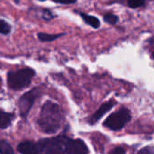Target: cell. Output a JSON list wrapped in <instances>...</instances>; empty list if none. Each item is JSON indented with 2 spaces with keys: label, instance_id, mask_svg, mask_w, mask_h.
Instances as JSON below:
<instances>
[{
  "label": "cell",
  "instance_id": "obj_1",
  "mask_svg": "<svg viewBox=\"0 0 154 154\" xmlns=\"http://www.w3.org/2000/svg\"><path fill=\"white\" fill-rule=\"evenodd\" d=\"M38 125L46 134L56 133L61 125V113L59 106L51 101L44 103L38 118Z\"/></svg>",
  "mask_w": 154,
  "mask_h": 154
},
{
  "label": "cell",
  "instance_id": "obj_2",
  "mask_svg": "<svg viewBox=\"0 0 154 154\" xmlns=\"http://www.w3.org/2000/svg\"><path fill=\"white\" fill-rule=\"evenodd\" d=\"M35 76V71L31 68H23L17 70H12L7 73V85L13 90H20L27 88L32 78Z\"/></svg>",
  "mask_w": 154,
  "mask_h": 154
},
{
  "label": "cell",
  "instance_id": "obj_3",
  "mask_svg": "<svg viewBox=\"0 0 154 154\" xmlns=\"http://www.w3.org/2000/svg\"><path fill=\"white\" fill-rule=\"evenodd\" d=\"M68 140L63 136L42 140L37 143L38 154H65Z\"/></svg>",
  "mask_w": 154,
  "mask_h": 154
},
{
  "label": "cell",
  "instance_id": "obj_4",
  "mask_svg": "<svg viewBox=\"0 0 154 154\" xmlns=\"http://www.w3.org/2000/svg\"><path fill=\"white\" fill-rule=\"evenodd\" d=\"M131 119V115L129 110L126 108H122L119 111L111 114L106 120L104 122V125L110 130L117 131L122 129Z\"/></svg>",
  "mask_w": 154,
  "mask_h": 154
},
{
  "label": "cell",
  "instance_id": "obj_5",
  "mask_svg": "<svg viewBox=\"0 0 154 154\" xmlns=\"http://www.w3.org/2000/svg\"><path fill=\"white\" fill-rule=\"evenodd\" d=\"M40 94H41V90L38 88H35L26 92L20 97L18 101V108H19V112L22 117H24V118L26 117L33 103L35 102L36 98L40 96Z\"/></svg>",
  "mask_w": 154,
  "mask_h": 154
},
{
  "label": "cell",
  "instance_id": "obj_6",
  "mask_svg": "<svg viewBox=\"0 0 154 154\" xmlns=\"http://www.w3.org/2000/svg\"><path fill=\"white\" fill-rule=\"evenodd\" d=\"M67 154H88V149L85 143L79 139L70 140L69 139L66 144Z\"/></svg>",
  "mask_w": 154,
  "mask_h": 154
},
{
  "label": "cell",
  "instance_id": "obj_7",
  "mask_svg": "<svg viewBox=\"0 0 154 154\" xmlns=\"http://www.w3.org/2000/svg\"><path fill=\"white\" fill-rule=\"evenodd\" d=\"M115 101L114 100H110L106 103H104L96 112L95 114L91 116L90 118V123L91 124H94L96 122H97L106 112H108L111 108H113V106H115Z\"/></svg>",
  "mask_w": 154,
  "mask_h": 154
},
{
  "label": "cell",
  "instance_id": "obj_8",
  "mask_svg": "<svg viewBox=\"0 0 154 154\" xmlns=\"http://www.w3.org/2000/svg\"><path fill=\"white\" fill-rule=\"evenodd\" d=\"M17 150L21 154H38L37 144L31 142L21 143L17 146Z\"/></svg>",
  "mask_w": 154,
  "mask_h": 154
},
{
  "label": "cell",
  "instance_id": "obj_9",
  "mask_svg": "<svg viewBox=\"0 0 154 154\" xmlns=\"http://www.w3.org/2000/svg\"><path fill=\"white\" fill-rule=\"evenodd\" d=\"M79 15L80 17L84 20V22L90 25L91 27H93L94 29H97L100 27L101 23H100V21L99 19H97V17L93 16V15H89V14H87L85 13H79Z\"/></svg>",
  "mask_w": 154,
  "mask_h": 154
},
{
  "label": "cell",
  "instance_id": "obj_10",
  "mask_svg": "<svg viewBox=\"0 0 154 154\" xmlns=\"http://www.w3.org/2000/svg\"><path fill=\"white\" fill-rule=\"evenodd\" d=\"M13 118H14L13 114L5 113L0 109V128L2 129L7 128L11 125Z\"/></svg>",
  "mask_w": 154,
  "mask_h": 154
},
{
  "label": "cell",
  "instance_id": "obj_11",
  "mask_svg": "<svg viewBox=\"0 0 154 154\" xmlns=\"http://www.w3.org/2000/svg\"><path fill=\"white\" fill-rule=\"evenodd\" d=\"M62 35H64V33H57V34H51V33H45V32H39L37 34L38 39L41 42H53L59 38H60Z\"/></svg>",
  "mask_w": 154,
  "mask_h": 154
},
{
  "label": "cell",
  "instance_id": "obj_12",
  "mask_svg": "<svg viewBox=\"0 0 154 154\" xmlns=\"http://www.w3.org/2000/svg\"><path fill=\"white\" fill-rule=\"evenodd\" d=\"M0 154H14L11 145L5 140L0 141Z\"/></svg>",
  "mask_w": 154,
  "mask_h": 154
},
{
  "label": "cell",
  "instance_id": "obj_13",
  "mask_svg": "<svg viewBox=\"0 0 154 154\" xmlns=\"http://www.w3.org/2000/svg\"><path fill=\"white\" fill-rule=\"evenodd\" d=\"M11 32V26L8 23H6L5 20L0 19V33L4 35L9 34Z\"/></svg>",
  "mask_w": 154,
  "mask_h": 154
},
{
  "label": "cell",
  "instance_id": "obj_14",
  "mask_svg": "<svg viewBox=\"0 0 154 154\" xmlns=\"http://www.w3.org/2000/svg\"><path fill=\"white\" fill-rule=\"evenodd\" d=\"M118 16L114 14H106L104 15V20L109 24H116L118 22Z\"/></svg>",
  "mask_w": 154,
  "mask_h": 154
},
{
  "label": "cell",
  "instance_id": "obj_15",
  "mask_svg": "<svg viewBox=\"0 0 154 154\" xmlns=\"http://www.w3.org/2000/svg\"><path fill=\"white\" fill-rule=\"evenodd\" d=\"M145 4V0H128L127 5L130 8H139L143 6Z\"/></svg>",
  "mask_w": 154,
  "mask_h": 154
},
{
  "label": "cell",
  "instance_id": "obj_16",
  "mask_svg": "<svg viewBox=\"0 0 154 154\" xmlns=\"http://www.w3.org/2000/svg\"><path fill=\"white\" fill-rule=\"evenodd\" d=\"M52 17H53V14H51V11H49V10H43L42 18H43L45 21H49V20H51Z\"/></svg>",
  "mask_w": 154,
  "mask_h": 154
},
{
  "label": "cell",
  "instance_id": "obj_17",
  "mask_svg": "<svg viewBox=\"0 0 154 154\" xmlns=\"http://www.w3.org/2000/svg\"><path fill=\"white\" fill-rule=\"evenodd\" d=\"M137 154H154L153 149L152 147H144Z\"/></svg>",
  "mask_w": 154,
  "mask_h": 154
},
{
  "label": "cell",
  "instance_id": "obj_18",
  "mask_svg": "<svg viewBox=\"0 0 154 154\" xmlns=\"http://www.w3.org/2000/svg\"><path fill=\"white\" fill-rule=\"evenodd\" d=\"M110 154H125V150L122 147H116L111 152Z\"/></svg>",
  "mask_w": 154,
  "mask_h": 154
},
{
  "label": "cell",
  "instance_id": "obj_19",
  "mask_svg": "<svg viewBox=\"0 0 154 154\" xmlns=\"http://www.w3.org/2000/svg\"><path fill=\"white\" fill-rule=\"evenodd\" d=\"M55 3H59V4H64V5H68V4H74L77 2V0H52Z\"/></svg>",
  "mask_w": 154,
  "mask_h": 154
},
{
  "label": "cell",
  "instance_id": "obj_20",
  "mask_svg": "<svg viewBox=\"0 0 154 154\" xmlns=\"http://www.w3.org/2000/svg\"><path fill=\"white\" fill-rule=\"evenodd\" d=\"M40 1H44V0H40Z\"/></svg>",
  "mask_w": 154,
  "mask_h": 154
}]
</instances>
